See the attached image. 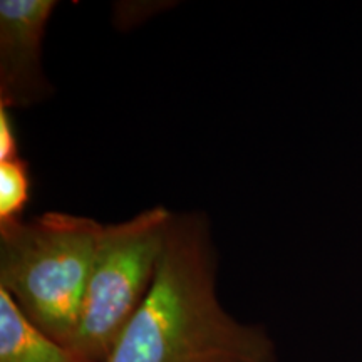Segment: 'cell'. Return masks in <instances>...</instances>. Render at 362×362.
Returning <instances> with one entry per match:
<instances>
[{"mask_svg": "<svg viewBox=\"0 0 362 362\" xmlns=\"http://www.w3.org/2000/svg\"><path fill=\"white\" fill-rule=\"evenodd\" d=\"M216 265L208 216L175 214L151 288L106 362H277L265 327L221 307Z\"/></svg>", "mask_w": 362, "mask_h": 362, "instance_id": "1", "label": "cell"}, {"mask_svg": "<svg viewBox=\"0 0 362 362\" xmlns=\"http://www.w3.org/2000/svg\"><path fill=\"white\" fill-rule=\"evenodd\" d=\"M103 223L64 211L0 225V288L35 327L69 346Z\"/></svg>", "mask_w": 362, "mask_h": 362, "instance_id": "2", "label": "cell"}, {"mask_svg": "<svg viewBox=\"0 0 362 362\" xmlns=\"http://www.w3.org/2000/svg\"><path fill=\"white\" fill-rule=\"evenodd\" d=\"M173 216L158 205L103 225L71 349L93 362L110 359L151 288Z\"/></svg>", "mask_w": 362, "mask_h": 362, "instance_id": "3", "label": "cell"}, {"mask_svg": "<svg viewBox=\"0 0 362 362\" xmlns=\"http://www.w3.org/2000/svg\"><path fill=\"white\" fill-rule=\"evenodd\" d=\"M56 7L54 0L0 2V107L21 110L51 98L42 40Z\"/></svg>", "mask_w": 362, "mask_h": 362, "instance_id": "4", "label": "cell"}, {"mask_svg": "<svg viewBox=\"0 0 362 362\" xmlns=\"http://www.w3.org/2000/svg\"><path fill=\"white\" fill-rule=\"evenodd\" d=\"M0 362H93L35 327L0 288Z\"/></svg>", "mask_w": 362, "mask_h": 362, "instance_id": "5", "label": "cell"}, {"mask_svg": "<svg viewBox=\"0 0 362 362\" xmlns=\"http://www.w3.org/2000/svg\"><path fill=\"white\" fill-rule=\"evenodd\" d=\"M33 189L29 163L22 158L0 163V225L22 220Z\"/></svg>", "mask_w": 362, "mask_h": 362, "instance_id": "6", "label": "cell"}, {"mask_svg": "<svg viewBox=\"0 0 362 362\" xmlns=\"http://www.w3.org/2000/svg\"><path fill=\"white\" fill-rule=\"evenodd\" d=\"M21 158L19 139L13 126L11 111L0 107V163Z\"/></svg>", "mask_w": 362, "mask_h": 362, "instance_id": "7", "label": "cell"}]
</instances>
